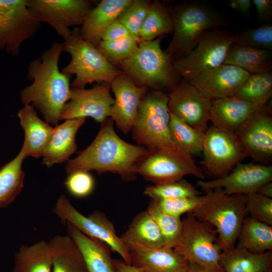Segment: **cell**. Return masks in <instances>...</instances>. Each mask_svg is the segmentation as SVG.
Wrapping results in <instances>:
<instances>
[{
  "instance_id": "1",
  "label": "cell",
  "mask_w": 272,
  "mask_h": 272,
  "mask_svg": "<svg viewBox=\"0 0 272 272\" xmlns=\"http://www.w3.org/2000/svg\"><path fill=\"white\" fill-rule=\"evenodd\" d=\"M63 42H54L40 55L30 62L27 77L32 83L20 93L24 105H30L43 115L45 121L56 126L71 91V77L59 69Z\"/></svg>"
},
{
  "instance_id": "2",
  "label": "cell",
  "mask_w": 272,
  "mask_h": 272,
  "mask_svg": "<svg viewBox=\"0 0 272 272\" xmlns=\"http://www.w3.org/2000/svg\"><path fill=\"white\" fill-rule=\"evenodd\" d=\"M113 125L110 117L101 123L93 142L76 158L69 160L65 166L67 175L77 171L95 170L99 174H117L124 181L136 179L137 166L149 151L123 141L115 132Z\"/></svg>"
},
{
  "instance_id": "3",
  "label": "cell",
  "mask_w": 272,
  "mask_h": 272,
  "mask_svg": "<svg viewBox=\"0 0 272 272\" xmlns=\"http://www.w3.org/2000/svg\"><path fill=\"white\" fill-rule=\"evenodd\" d=\"M168 95L159 90L142 98L131 131L132 138L149 151H164L189 158L174 142L169 129Z\"/></svg>"
},
{
  "instance_id": "4",
  "label": "cell",
  "mask_w": 272,
  "mask_h": 272,
  "mask_svg": "<svg viewBox=\"0 0 272 272\" xmlns=\"http://www.w3.org/2000/svg\"><path fill=\"white\" fill-rule=\"evenodd\" d=\"M201 202L191 212L199 220L212 225L223 251L235 246L244 218L247 195H228L222 188L205 191Z\"/></svg>"
},
{
  "instance_id": "5",
  "label": "cell",
  "mask_w": 272,
  "mask_h": 272,
  "mask_svg": "<svg viewBox=\"0 0 272 272\" xmlns=\"http://www.w3.org/2000/svg\"><path fill=\"white\" fill-rule=\"evenodd\" d=\"M63 45V51L70 54L71 59L61 71L71 77L76 76L71 83L72 88H82L94 82L110 84L121 73L97 47L84 40L77 28L72 30Z\"/></svg>"
},
{
  "instance_id": "6",
  "label": "cell",
  "mask_w": 272,
  "mask_h": 272,
  "mask_svg": "<svg viewBox=\"0 0 272 272\" xmlns=\"http://www.w3.org/2000/svg\"><path fill=\"white\" fill-rule=\"evenodd\" d=\"M169 10L173 19V35L166 52L173 61L190 52L203 33L223 25L217 14L196 3H184L170 8Z\"/></svg>"
},
{
  "instance_id": "7",
  "label": "cell",
  "mask_w": 272,
  "mask_h": 272,
  "mask_svg": "<svg viewBox=\"0 0 272 272\" xmlns=\"http://www.w3.org/2000/svg\"><path fill=\"white\" fill-rule=\"evenodd\" d=\"M162 37L140 42L136 51L119 64L123 73L140 86L158 88L173 82V61L161 48Z\"/></svg>"
},
{
  "instance_id": "8",
  "label": "cell",
  "mask_w": 272,
  "mask_h": 272,
  "mask_svg": "<svg viewBox=\"0 0 272 272\" xmlns=\"http://www.w3.org/2000/svg\"><path fill=\"white\" fill-rule=\"evenodd\" d=\"M182 222L181 236L175 251L189 262L214 272H224L221 264L223 250L215 228L196 219L191 212Z\"/></svg>"
},
{
  "instance_id": "9",
  "label": "cell",
  "mask_w": 272,
  "mask_h": 272,
  "mask_svg": "<svg viewBox=\"0 0 272 272\" xmlns=\"http://www.w3.org/2000/svg\"><path fill=\"white\" fill-rule=\"evenodd\" d=\"M233 44V35L230 32L208 30L199 37L190 52L173 61L174 70L187 82L199 74L223 64Z\"/></svg>"
},
{
  "instance_id": "10",
  "label": "cell",
  "mask_w": 272,
  "mask_h": 272,
  "mask_svg": "<svg viewBox=\"0 0 272 272\" xmlns=\"http://www.w3.org/2000/svg\"><path fill=\"white\" fill-rule=\"evenodd\" d=\"M53 211L62 223L65 225L69 222L86 235L106 243L125 263L131 264L126 246L116 234L112 223L104 213L96 210L86 217L79 212L64 194L58 197Z\"/></svg>"
},
{
  "instance_id": "11",
  "label": "cell",
  "mask_w": 272,
  "mask_h": 272,
  "mask_svg": "<svg viewBox=\"0 0 272 272\" xmlns=\"http://www.w3.org/2000/svg\"><path fill=\"white\" fill-rule=\"evenodd\" d=\"M202 152L201 169L214 179L226 176L246 158L234 133L213 125L205 133Z\"/></svg>"
},
{
  "instance_id": "12",
  "label": "cell",
  "mask_w": 272,
  "mask_h": 272,
  "mask_svg": "<svg viewBox=\"0 0 272 272\" xmlns=\"http://www.w3.org/2000/svg\"><path fill=\"white\" fill-rule=\"evenodd\" d=\"M40 27L29 11L27 0H0V50L19 55L23 42L34 37Z\"/></svg>"
},
{
  "instance_id": "13",
  "label": "cell",
  "mask_w": 272,
  "mask_h": 272,
  "mask_svg": "<svg viewBox=\"0 0 272 272\" xmlns=\"http://www.w3.org/2000/svg\"><path fill=\"white\" fill-rule=\"evenodd\" d=\"M27 5L35 20L49 25L64 40L71 34V27L81 26L92 8L87 0H27Z\"/></svg>"
},
{
  "instance_id": "14",
  "label": "cell",
  "mask_w": 272,
  "mask_h": 272,
  "mask_svg": "<svg viewBox=\"0 0 272 272\" xmlns=\"http://www.w3.org/2000/svg\"><path fill=\"white\" fill-rule=\"evenodd\" d=\"M246 157L253 162H272V116L266 105L259 107L234 132Z\"/></svg>"
},
{
  "instance_id": "15",
  "label": "cell",
  "mask_w": 272,
  "mask_h": 272,
  "mask_svg": "<svg viewBox=\"0 0 272 272\" xmlns=\"http://www.w3.org/2000/svg\"><path fill=\"white\" fill-rule=\"evenodd\" d=\"M137 174L154 185L178 181L186 175L204 180L205 174L192 158H184L164 151H149L140 162Z\"/></svg>"
},
{
  "instance_id": "16",
  "label": "cell",
  "mask_w": 272,
  "mask_h": 272,
  "mask_svg": "<svg viewBox=\"0 0 272 272\" xmlns=\"http://www.w3.org/2000/svg\"><path fill=\"white\" fill-rule=\"evenodd\" d=\"M272 181V166L251 162L238 163L227 175L205 181L198 180L196 184L205 192L222 188L228 195L256 193L263 184Z\"/></svg>"
},
{
  "instance_id": "17",
  "label": "cell",
  "mask_w": 272,
  "mask_h": 272,
  "mask_svg": "<svg viewBox=\"0 0 272 272\" xmlns=\"http://www.w3.org/2000/svg\"><path fill=\"white\" fill-rule=\"evenodd\" d=\"M110 90V84L106 83H97L89 89L72 88L60 120L90 117L102 123L110 117L114 103Z\"/></svg>"
},
{
  "instance_id": "18",
  "label": "cell",
  "mask_w": 272,
  "mask_h": 272,
  "mask_svg": "<svg viewBox=\"0 0 272 272\" xmlns=\"http://www.w3.org/2000/svg\"><path fill=\"white\" fill-rule=\"evenodd\" d=\"M168 97L170 113L205 133L209 127L211 100L186 82L176 87Z\"/></svg>"
},
{
  "instance_id": "19",
  "label": "cell",
  "mask_w": 272,
  "mask_h": 272,
  "mask_svg": "<svg viewBox=\"0 0 272 272\" xmlns=\"http://www.w3.org/2000/svg\"><path fill=\"white\" fill-rule=\"evenodd\" d=\"M250 75L238 66L223 63L199 74L187 82L202 96L212 100L234 96Z\"/></svg>"
},
{
  "instance_id": "20",
  "label": "cell",
  "mask_w": 272,
  "mask_h": 272,
  "mask_svg": "<svg viewBox=\"0 0 272 272\" xmlns=\"http://www.w3.org/2000/svg\"><path fill=\"white\" fill-rule=\"evenodd\" d=\"M114 93V103L110 117L123 133L131 131L140 102L147 88L140 86L126 74L121 72L110 84Z\"/></svg>"
},
{
  "instance_id": "21",
  "label": "cell",
  "mask_w": 272,
  "mask_h": 272,
  "mask_svg": "<svg viewBox=\"0 0 272 272\" xmlns=\"http://www.w3.org/2000/svg\"><path fill=\"white\" fill-rule=\"evenodd\" d=\"M131 265L145 272H184L188 261L173 248H150L138 245L126 246Z\"/></svg>"
},
{
  "instance_id": "22",
  "label": "cell",
  "mask_w": 272,
  "mask_h": 272,
  "mask_svg": "<svg viewBox=\"0 0 272 272\" xmlns=\"http://www.w3.org/2000/svg\"><path fill=\"white\" fill-rule=\"evenodd\" d=\"M131 1L102 0L86 16L79 29L82 37L97 47L106 30Z\"/></svg>"
},
{
  "instance_id": "23",
  "label": "cell",
  "mask_w": 272,
  "mask_h": 272,
  "mask_svg": "<svg viewBox=\"0 0 272 272\" xmlns=\"http://www.w3.org/2000/svg\"><path fill=\"white\" fill-rule=\"evenodd\" d=\"M65 225L67 235L80 249L88 272H117L108 244L86 235L69 222Z\"/></svg>"
},
{
  "instance_id": "24",
  "label": "cell",
  "mask_w": 272,
  "mask_h": 272,
  "mask_svg": "<svg viewBox=\"0 0 272 272\" xmlns=\"http://www.w3.org/2000/svg\"><path fill=\"white\" fill-rule=\"evenodd\" d=\"M259 107L236 96L212 100L209 121L214 126L234 133Z\"/></svg>"
},
{
  "instance_id": "25",
  "label": "cell",
  "mask_w": 272,
  "mask_h": 272,
  "mask_svg": "<svg viewBox=\"0 0 272 272\" xmlns=\"http://www.w3.org/2000/svg\"><path fill=\"white\" fill-rule=\"evenodd\" d=\"M85 120L86 118L66 119L55 126L42 155L43 165L50 168L54 164L69 161L70 157L76 151V135Z\"/></svg>"
},
{
  "instance_id": "26",
  "label": "cell",
  "mask_w": 272,
  "mask_h": 272,
  "mask_svg": "<svg viewBox=\"0 0 272 272\" xmlns=\"http://www.w3.org/2000/svg\"><path fill=\"white\" fill-rule=\"evenodd\" d=\"M18 116L25 134L21 150L26 158L42 157L50 140L54 128L39 118L35 108L30 105H24L19 110Z\"/></svg>"
},
{
  "instance_id": "27",
  "label": "cell",
  "mask_w": 272,
  "mask_h": 272,
  "mask_svg": "<svg viewBox=\"0 0 272 272\" xmlns=\"http://www.w3.org/2000/svg\"><path fill=\"white\" fill-rule=\"evenodd\" d=\"M221 264L224 272H272V252L254 253L235 246L223 251Z\"/></svg>"
},
{
  "instance_id": "28",
  "label": "cell",
  "mask_w": 272,
  "mask_h": 272,
  "mask_svg": "<svg viewBox=\"0 0 272 272\" xmlns=\"http://www.w3.org/2000/svg\"><path fill=\"white\" fill-rule=\"evenodd\" d=\"M120 238L126 246L138 245L147 248H158L165 246L158 225L147 210L133 218Z\"/></svg>"
},
{
  "instance_id": "29",
  "label": "cell",
  "mask_w": 272,
  "mask_h": 272,
  "mask_svg": "<svg viewBox=\"0 0 272 272\" xmlns=\"http://www.w3.org/2000/svg\"><path fill=\"white\" fill-rule=\"evenodd\" d=\"M49 242L52 252V272H88L80 249L69 236L55 235Z\"/></svg>"
},
{
  "instance_id": "30",
  "label": "cell",
  "mask_w": 272,
  "mask_h": 272,
  "mask_svg": "<svg viewBox=\"0 0 272 272\" xmlns=\"http://www.w3.org/2000/svg\"><path fill=\"white\" fill-rule=\"evenodd\" d=\"M52 252L49 241L22 245L14 254L12 272H52Z\"/></svg>"
},
{
  "instance_id": "31",
  "label": "cell",
  "mask_w": 272,
  "mask_h": 272,
  "mask_svg": "<svg viewBox=\"0 0 272 272\" xmlns=\"http://www.w3.org/2000/svg\"><path fill=\"white\" fill-rule=\"evenodd\" d=\"M224 64L238 66L250 74L271 71V51L233 44Z\"/></svg>"
},
{
  "instance_id": "32",
  "label": "cell",
  "mask_w": 272,
  "mask_h": 272,
  "mask_svg": "<svg viewBox=\"0 0 272 272\" xmlns=\"http://www.w3.org/2000/svg\"><path fill=\"white\" fill-rule=\"evenodd\" d=\"M235 247L254 253L272 250V226L246 216L242 222Z\"/></svg>"
},
{
  "instance_id": "33",
  "label": "cell",
  "mask_w": 272,
  "mask_h": 272,
  "mask_svg": "<svg viewBox=\"0 0 272 272\" xmlns=\"http://www.w3.org/2000/svg\"><path fill=\"white\" fill-rule=\"evenodd\" d=\"M26 158L21 149L12 160L0 168V209L12 203L22 191L25 178L22 166Z\"/></svg>"
},
{
  "instance_id": "34",
  "label": "cell",
  "mask_w": 272,
  "mask_h": 272,
  "mask_svg": "<svg viewBox=\"0 0 272 272\" xmlns=\"http://www.w3.org/2000/svg\"><path fill=\"white\" fill-rule=\"evenodd\" d=\"M173 23L169 8L158 1L152 2L149 12L141 28L139 40L152 41L173 32Z\"/></svg>"
},
{
  "instance_id": "35",
  "label": "cell",
  "mask_w": 272,
  "mask_h": 272,
  "mask_svg": "<svg viewBox=\"0 0 272 272\" xmlns=\"http://www.w3.org/2000/svg\"><path fill=\"white\" fill-rule=\"evenodd\" d=\"M272 95V72L250 74L234 96L259 106L266 105Z\"/></svg>"
},
{
  "instance_id": "36",
  "label": "cell",
  "mask_w": 272,
  "mask_h": 272,
  "mask_svg": "<svg viewBox=\"0 0 272 272\" xmlns=\"http://www.w3.org/2000/svg\"><path fill=\"white\" fill-rule=\"evenodd\" d=\"M170 115V132L177 146L191 156L201 153L205 133L193 128L171 113Z\"/></svg>"
},
{
  "instance_id": "37",
  "label": "cell",
  "mask_w": 272,
  "mask_h": 272,
  "mask_svg": "<svg viewBox=\"0 0 272 272\" xmlns=\"http://www.w3.org/2000/svg\"><path fill=\"white\" fill-rule=\"evenodd\" d=\"M146 210L158 225L163 236L165 246L174 248L181 236L182 220L164 212L153 200L150 202Z\"/></svg>"
},
{
  "instance_id": "38",
  "label": "cell",
  "mask_w": 272,
  "mask_h": 272,
  "mask_svg": "<svg viewBox=\"0 0 272 272\" xmlns=\"http://www.w3.org/2000/svg\"><path fill=\"white\" fill-rule=\"evenodd\" d=\"M144 193L154 200L192 197L201 194L186 180H181L147 186Z\"/></svg>"
},
{
  "instance_id": "39",
  "label": "cell",
  "mask_w": 272,
  "mask_h": 272,
  "mask_svg": "<svg viewBox=\"0 0 272 272\" xmlns=\"http://www.w3.org/2000/svg\"><path fill=\"white\" fill-rule=\"evenodd\" d=\"M151 4L152 2L147 0H132L117 19L139 39L141 28L149 12Z\"/></svg>"
},
{
  "instance_id": "40",
  "label": "cell",
  "mask_w": 272,
  "mask_h": 272,
  "mask_svg": "<svg viewBox=\"0 0 272 272\" xmlns=\"http://www.w3.org/2000/svg\"><path fill=\"white\" fill-rule=\"evenodd\" d=\"M234 43L240 46L272 50V26L266 24L233 35Z\"/></svg>"
},
{
  "instance_id": "41",
  "label": "cell",
  "mask_w": 272,
  "mask_h": 272,
  "mask_svg": "<svg viewBox=\"0 0 272 272\" xmlns=\"http://www.w3.org/2000/svg\"><path fill=\"white\" fill-rule=\"evenodd\" d=\"M139 43V41L134 39L101 40L97 48L110 62L113 65L119 64L136 51Z\"/></svg>"
},
{
  "instance_id": "42",
  "label": "cell",
  "mask_w": 272,
  "mask_h": 272,
  "mask_svg": "<svg viewBox=\"0 0 272 272\" xmlns=\"http://www.w3.org/2000/svg\"><path fill=\"white\" fill-rule=\"evenodd\" d=\"M64 184L72 195L84 198L90 195L95 188V179L89 172L77 171L67 175Z\"/></svg>"
},
{
  "instance_id": "43",
  "label": "cell",
  "mask_w": 272,
  "mask_h": 272,
  "mask_svg": "<svg viewBox=\"0 0 272 272\" xmlns=\"http://www.w3.org/2000/svg\"><path fill=\"white\" fill-rule=\"evenodd\" d=\"M247 214L252 218L272 226V198L253 193L247 195Z\"/></svg>"
},
{
  "instance_id": "44",
  "label": "cell",
  "mask_w": 272,
  "mask_h": 272,
  "mask_svg": "<svg viewBox=\"0 0 272 272\" xmlns=\"http://www.w3.org/2000/svg\"><path fill=\"white\" fill-rule=\"evenodd\" d=\"M202 197L203 195H199L154 201L164 212L173 216L180 218L183 214L193 210L201 202Z\"/></svg>"
},
{
  "instance_id": "45",
  "label": "cell",
  "mask_w": 272,
  "mask_h": 272,
  "mask_svg": "<svg viewBox=\"0 0 272 272\" xmlns=\"http://www.w3.org/2000/svg\"><path fill=\"white\" fill-rule=\"evenodd\" d=\"M120 39H134L140 42L139 39L117 20L106 30L101 40L113 41Z\"/></svg>"
},
{
  "instance_id": "46",
  "label": "cell",
  "mask_w": 272,
  "mask_h": 272,
  "mask_svg": "<svg viewBox=\"0 0 272 272\" xmlns=\"http://www.w3.org/2000/svg\"><path fill=\"white\" fill-rule=\"evenodd\" d=\"M252 4L255 6L258 17L262 20L271 18L272 14V1L252 0Z\"/></svg>"
},
{
  "instance_id": "47",
  "label": "cell",
  "mask_w": 272,
  "mask_h": 272,
  "mask_svg": "<svg viewBox=\"0 0 272 272\" xmlns=\"http://www.w3.org/2000/svg\"><path fill=\"white\" fill-rule=\"evenodd\" d=\"M250 0H232L230 1V6L242 14H248L252 6Z\"/></svg>"
},
{
  "instance_id": "48",
  "label": "cell",
  "mask_w": 272,
  "mask_h": 272,
  "mask_svg": "<svg viewBox=\"0 0 272 272\" xmlns=\"http://www.w3.org/2000/svg\"><path fill=\"white\" fill-rule=\"evenodd\" d=\"M117 272H145L132 265L125 263L123 260H113Z\"/></svg>"
},
{
  "instance_id": "49",
  "label": "cell",
  "mask_w": 272,
  "mask_h": 272,
  "mask_svg": "<svg viewBox=\"0 0 272 272\" xmlns=\"http://www.w3.org/2000/svg\"><path fill=\"white\" fill-rule=\"evenodd\" d=\"M256 193L262 196L272 198V181L267 182L261 185Z\"/></svg>"
},
{
  "instance_id": "50",
  "label": "cell",
  "mask_w": 272,
  "mask_h": 272,
  "mask_svg": "<svg viewBox=\"0 0 272 272\" xmlns=\"http://www.w3.org/2000/svg\"><path fill=\"white\" fill-rule=\"evenodd\" d=\"M184 272H214L207 268L188 261Z\"/></svg>"
}]
</instances>
